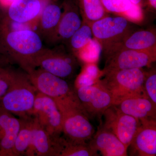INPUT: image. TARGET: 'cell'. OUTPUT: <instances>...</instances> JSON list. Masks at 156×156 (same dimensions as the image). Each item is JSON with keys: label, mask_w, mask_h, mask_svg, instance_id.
<instances>
[{"label": "cell", "mask_w": 156, "mask_h": 156, "mask_svg": "<svg viewBox=\"0 0 156 156\" xmlns=\"http://www.w3.org/2000/svg\"><path fill=\"white\" fill-rule=\"evenodd\" d=\"M44 48L42 37L34 30L0 28V55L16 62L26 73L36 69L35 59Z\"/></svg>", "instance_id": "cell-1"}, {"label": "cell", "mask_w": 156, "mask_h": 156, "mask_svg": "<svg viewBox=\"0 0 156 156\" xmlns=\"http://www.w3.org/2000/svg\"><path fill=\"white\" fill-rule=\"evenodd\" d=\"M102 72L103 78H100L98 82L110 94L113 105L128 98L147 95L144 89L146 73L142 68Z\"/></svg>", "instance_id": "cell-2"}, {"label": "cell", "mask_w": 156, "mask_h": 156, "mask_svg": "<svg viewBox=\"0 0 156 156\" xmlns=\"http://www.w3.org/2000/svg\"><path fill=\"white\" fill-rule=\"evenodd\" d=\"M27 73L37 91L52 98L58 109L69 107H83L75 89L64 79L40 68Z\"/></svg>", "instance_id": "cell-3"}, {"label": "cell", "mask_w": 156, "mask_h": 156, "mask_svg": "<svg viewBox=\"0 0 156 156\" xmlns=\"http://www.w3.org/2000/svg\"><path fill=\"white\" fill-rule=\"evenodd\" d=\"M12 75L11 86L0 100V106L20 118L30 115L37 91L26 73L12 70Z\"/></svg>", "instance_id": "cell-4"}, {"label": "cell", "mask_w": 156, "mask_h": 156, "mask_svg": "<svg viewBox=\"0 0 156 156\" xmlns=\"http://www.w3.org/2000/svg\"><path fill=\"white\" fill-rule=\"evenodd\" d=\"M130 21L125 17H106L90 24L93 37L105 53L121 44L130 33Z\"/></svg>", "instance_id": "cell-5"}, {"label": "cell", "mask_w": 156, "mask_h": 156, "mask_svg": "<svg viewBox=\"0 0 156 156\" xmlns=\"http://www.w3.org/2000/svg\"><path fill=\"white\" fill-rule=\"evenodd\" d=\"M59 110L63 136L76 143L87 144L94 135L95 130L84 108L69 107Z\"/></svg>", "instance_id": "cell-6"}, {"label": "cell", "mask_w": 156, "mask_h": 156, "mask_svg": "<svg viewBox=\"0 0 156 156\" xmlns=\"http://www.w3.org/2000/svg\"><path fill=\"white\" fill-rule=\"evenodd\" d=\"M34 63L36 68H40L65 80L74 76L78 66L73 55L56 48H44L35 59Z\"/></svg>", "instance_id": "cell-7"}, {"label": "cell", "mask_w": 156, "mask_h": 156, "mask_svg": "<svg viewBox=\"0 0 156 156\" xmlns=\"http://www.w3.org/2000/svg\"><path fill=\"white\" fill-rule=\"evenodd\" d=\"M107 59L103 72L116 70L142 68L156 59V52L131 50L118 46L105 53Z\"/></svg>", "instance_id": "cell-8"}, {"label": "cell", "mask_w": 156, "mask_h": 156, "mask_svg": "<svg viewBox=\"0 0 156 156\" xmlns=\"http://www.w3.org/2000/svg\"><path fill=\"white\" fill-rule=\"evenodd\" d=\"M78 98L89 118L100 119L113 105L111 95L98 82L94 85L75 88Z\"/></svg>", "instance_id": "cell-9"}, {"label": "cell", "mask_w": 156, "mask_h": 156, "mask_svg": "<svg viewBox=\"0 0 156 156\" xmlns=\"http://www.w3.org/2000/svg\"><path fill=\"white\" fill-rule=\"evenodd\" d=\"M104 123L102 126L112 132L127 149L140 124V121L126 114L112 105L104 113Z\"/></svg>", "instance_id": "cell-10"}, {"label": "cell", "mask_w": 156, "mask_h": 156, "mask_svg": "<svg viewBox=\"0 0 156 156\" xmlns=\"http://www.w3.org/2000/svg\"><path fill=\"white\" fill-rule=\"evenodd\" d=\"M31 115L52 136L62 134L61 113L51 98L37 92Z\"/></svg>", "instance_id": "cell-11"}, {"label": "cell", "mask_w": 156, "mask_h": 156, "mask_svg": "<svg viewBox=\"0 0 156 156\" xmlns=\"http://www.w3.org/2000/svg\"><path fill=\"white\" fill-rule=\"evenodd\" d=\"M131 144V155H156V119L140 121Z\"/></svg>", "instance_id": "cell-12"}, {"label": "cell", "mask_w": 156, "mask_h": 156, "mask_svg": "<svg viewBox=\"0 0 156 156\" xmlns=\"http://www.w3.org/2000/svg\"><path fill=\"white\" fill-rule=\"evenodd\" d=\"M88 144L92 151L97 154L99 151L103 156H128V149L114 134L104 128L101 123Z\"/></svg>", "instance_id": "cell-13"}, {"label": "cell", "mask_w": 156, "mask_h": 156, "mask_svg": "<svg viewBox=\"0 0 156 156\" xmlns=\"http://www.w3.org/2000/svg\"><path fill=\"white\" fill-rule=\"evenodd\" d=\"M82 23L83 20L77 9L73 6H66L58 25L47 42L56 44L68 41Z\"/></svg>", "instance_id": "cell-14"}, {"label": "cell", "mask_w": 156, "mask_h": 156, "mask_svg": "<svg viewBox=\"0 0 156 156\" xmlns=\"http://www.w3.org/2000/svg\"><path fill=\"white\" fill-rule=\"evenodd\" d=\"M20 119L0 106V156H11L21 128Z\"/></svg>", "instance_id": "cell-15"}, {"label": "cell", "mask_w": 156, "mask_h": 156, "mask_svg": "<svg viewBox=\"0 0 156 156\" xmlns=\"http://www.w3.org/2000/svg\"><path fill=\"white\" fill-rule=\"evenodd\" d=\"M44 5L42 0H16L6 9L5 18L37 26V20Z\"/></svg>", "instance_id": "cell-16"}, {"label": "cell", "mask_w": 156, "mask_h": 156, "mask_svg": "<svg viewBox=\"0 0 156 156\" xmlns=\"http://www.w3.org/2000/svg\"><path fill=\"white\" fill-rule=\"evenodd\" d=\"M113 105L122 112L140 121L156 119V105L147 95L128 98Z\"/></svg>", "instance_id": "cell-17"}, {"label": "cell", "mask_w": 156, "mask_h": 156, "mask_svg": "<svg viewBox=\"0 0 156 156\" xmlns=\"http://www.w3.org/2000/svg\"><path fill=\"white\" fill-rule=\"evenodd\" d=\"M33 118L31 141L25 155L56 156V136H52L38 122L35 117L33 116Z\"/></svg>", "instance_id": "cell-18"}, {"label": "cell", "mask_w": 156, "mask_h": 156, "mask_svg": "<svg viewBox=\"0 0 156 156\" xmlns=\"http://www.w3.org/2000/svg\"><path fill=\"white\" fill-rule=\"evenodd\" d=\"M62 11L54 3L46 4L37 20L36 28L39 34L46 40L53 34L61 18Z\"/></svg>", "instance_id": "cell-19"}, {"label": "cell", "mask_w": 156, "mask_h": 156, "mask_svg": "<svg viewBox=\"0 0 156 156\" xmlns=\"http://www.w3.org/2000/svg\"><path fill=\"white\" fill-rule=\"evenodd\" d=\"M119 46L131 50L156 52L155 33L151 30L137 31L129 34Z\"/></svg>", "instance_id": "cell-20"}, {"label": "cell", "mask_w": 156, "mask_h": 156, "mask_svg": "<svg viewBox=\"0 0 156 156\" xmlns=\"http://www.w3.org/2000/svg\"><path fill=\"white\" fill-rule=\"evenodd\" d=\"M56 156H98L87 144L73 142L61 135L55 139Z\"/></svg>", "instance_id": "cell-21"}, {"label": "cell", "mask_w": 156, "mask_h": 156, "mask_svg": "<svg viewBox=\"0 0 156 156\" xmlns=\"http://www.w3.org/2000/svg\"><path fill=\"white\" fill-rule=\"evenodd\" d=\"M19 119L21 120V128L14 143L11 156L25 155L31 141L33 116L31 115Z\"/></svg>", "instance_id": "cell-22"}, {"label": "cell", "mask_w": 156, "mask_h": 156, "mask_svg": "<svg viewBox=\"0 0 156 156\" xmlns=\"http://www.w3.org/2000/svg\"><path fill=\"white\" fill-rule=\"evenodd\" d=\"M83 22L90 24L108 16L101 0H79Z\"/></svg>", "instance_id": "cell-23"}, {"label": "cell", "mask_w": 156, "mask_h": 156, "mask_svg": "<svg viewBox=\"0 0 156 156\" xmlns=\"http://www.w3.org/2000/svg\"><path fill=\"white\" fill-rule=\"evenodd\" d=\"M93 37L90 24L83 22L80 27L76 31L68 42L71 50L77 53L89 44Z\"/></svg>", "instance_id": "cell-24"}, {"label": "cell", "mask_w": 156, "mask_h": 156, "mask_svg": "<svg viewBox=\"0 0 156 156\" xmlns=\"http://www.w3.org/2000/svg\"><path fill=\"white\" fill-rule=\"evenodd\" d=\"M102 74L96 63H87L76 80L75 88L94 85Z\"/></svg>", "instance_id": "cell-25"}, {"label": "cell", "mask_w": 156, "mask_h": 156, "mask_svg": "<svg viewBox=\"0 0 156 156\" xmlns=\"http://www.w3.org/2000/svg\"><path fill=\"white\" fill-rule=\"evenodd\" d=\"M102 50L100 44L94 38L76 53L79 58L86 63H96L99 59Z\"/></svg>", "instance_id": "cell-26"}, {"label": "cell", "mask_w": 156, "mask_h": 156, "mask_svg": "<svg viewBox=\"0 0 156 156\" xmlns=\"http://www.w3.org/2000/svg\"><path fill=\"white\" fill-rule=\"evenodd\" d=\"M101 2L107 12L122 17H124L134 5L130 0H101Z\"/></svg>", "instance_id": "cell-27"}, {"label": "cell", "mask_w": 156, "mask_h": 156, "mask_svg": "<svg viewBox=\"0 0 156 156\" xmlns=\"http://www.w3.org/2000/svg\"><path fill=\"white\" fill-rule=\"evenodd\" d=\"M146 94L154 105H156V73L153 70L146 73L144 83Z\"/></svg>", "instance_id": "cell-28"}, {"label": "cell", "mask_w": 156, "mask_h": 156, "mask_svg": "<svg viewBox=\"0 0 156 156\" xmlns=\"http://www.w3.org/2000/svg\"><path fill=\"white\" fill-rule=\"evenodd\" d=\"M12 79V70L0 67V100L8 92Z\"/></svg>", "instance_id": "cell-29"}, {"label": "cell", "mask_w": 156, "mask_h": 156, "mask_svg": "<svg viewBox=\"0 0 156 156\" xmlns=\"http://www.w3.org/2000/svg\"><path fill=\"white\" fill-rule=\"evenodd\" d=\"M123 17L131 22L138 23L142 21L144 15L141 6L134 4Z\"/></svg>", "instance_id": "cell-30"}, {"label": "cell", "mask_w": 156, "mask_h": 156, "mask_svg": "<svg viewBox=\"0 0 156 156\" xmlns=\"http://www.w3.org/2000/svg\"><path fill=\"white\" fill-rule=\"evenodd\" d=\"M16 0H0V5L7 9Z\"/></svg>", "instance_id": "cell-31"}, {"label": "cell", "mask_w": 156, "mask_h": 156, "mask_svg": "<svg viewBox=\"0 0 156 156\" xmlns=\"http://www.w3.org/2000/svg\"><path fill=\"white\" fill-rule=\"evenodd\" d=\"M148 3L150 5L156 9V0H147Z\"/></svg>", "instance_id": "cell-32"}, {"label": "cell", "mask_w": 156, "mask_h": 156, "mask_svg": "<svg viewBox=\"0 0 156 156\" xmlns=\"http://www.w3.org/2000/svg\"><path fill=\"white\" fill-rule=\"evenodd\" d=\"M131 3L134 5H138L141 6L142 5V0H130Z\"/></svg>", "instance_id": "cell-33"}]
</instances>
